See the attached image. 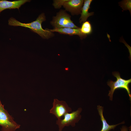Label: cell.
Returning <instances> with one entry per match:
<instances>
[{
  "instance_id": "1",
  "label": "cell",
  "mask_w": 131,
  "mask_h": 131,
  "mask_svg": "<svg viewBox=\"0 0 131 131\" xmlns=\"http://www.w3.org/2000/svg\"><path fill=\"white\" fill-rule=\"evenodd\" d=\"M46 20V16L44 13L40 15L36 20L30 23H22L11 17L8 21V24L14 26H21L28 28L32 32L37 33L42 38L48 39L54 36V34L46 28L44 30L42 27L41 24Z\"/></svg>"
},
{
  "instance_id": "2",
  "label": "cell",
  "mask_w": 131,
  "mask_h": 131,
  "mask_svg": "<svg viewBox=\"0 0 131 131\" xmlns=\"http://www.w3.org/2000/svg\"><path fill=\"white\" fill-rule=\"evenodd\" d=\"M71 17V16L67 13L65 10L61 9L57 13L56 16H53L50 23L54 29L79 28L73 23Z\"/></svg>"
},
{
  "instance_id": "3",
  "label": "cell",
  "mask_w": 131,
  "mask_h": 131,
  "mask_svg": "<svg viewBox=\"0 0 131 131\" xmlns=\"http://www.w3.org/2000/svg\"><path fill=\"white\" fill-rule=\"evenodd\" d=\"M0 99V126L1 131H16L20 128L21 125L17 123L14 118L10 115L4 108Z\"/></svg>"
},
{
  "instance_id": "4",
  "label": "cell",
  "mask_w": 131,
  "mask_h": 131,
  "mask_svg": "<svg viewBox=\"0 0 131 131\" xmlns=\"http://www.w3.org/2000/svg\"><path fill=\"white\" fill-rule=\"evenodd\" d=\"M112 74L116 78V80L115 82L111 80L107 82L108 85L110 88L108 95V96L109 97L110 100H112L113 93L115 90L118 89H123L125 90L131 100V95L129 85L131 82V79L126 80L121 78L120 74L118 72H113Z\"/></svg>"
},
{
  "instance_id": "5",
  "label": "cell",
  "mask_w": 131,
  "mask_h": 131,
  "mask_svg": "<svg viewBox=\"0 0 131 131\" xmlns=\"http://www.w3.org/2000/svg\"><path fill=\"white\" fill-rule=\"evenodd\" d=\"M82 110V108L79 107L75 111L66 114L62 119L57 120L56 123L58 126L59 131H62L66 126L74 127L81 119L80 114Z\"/></svg>"
},
{
  "instance_id": "6",
  "label": "cell",
  "mask_w": 131,
  "mask_h": 131,
  "mask_svg": "<svg viewBox=\"0 0 131 131\" xmlns=\"http://www.w3.org/2000/svg\"><path fill=\"white\" fill-rule=\"evenodd\" d=\"M72 112V109L66 102L57 99H54L53 106L50 110V113L54 115L58 120L62 119L66 114Z\"/></svg>"
},
{
  "instance_id": "7",
  "label": "cell",
  "mask_w": 131,
  "mask_h": 131,
  "mask_svg": "<svg viewBox=\"0 0 131 131\" xmlns=\"http://www.w3.org/2000/svg\"><path fill=\"white\" fill-rule=\"evenodd\" d=\"M84 2L83 0H69L65 2L63 6L65 10L72 15L81 14Z\"/></svg>"
},
{
  "instance_id": "8",
  "label": "cell",
  "mask_w": 131,
  "mask_h": 131,
  "mask_svg": "<svg viewBox=\"0 0 131 131\" xmlns=\"http://www.w3.org/2000/svg\"><path fill=\"white\" fill-rule=\"evenodd\" d=\"M30 0H19L12 1L6 0H0V13L4 10L15 9L19 10L21 6L26 2H30Z\"/></svg>"
},
{
  "instance_id": "9",
  "label": "cell",
  "mask_w": 131,
  "mask_h": 131,
  "mask_svg": "<svg viewBox=\"0 0 131 131\" xmlns=\"http://www.w3.org/2000/svg\"><path fill=\"white\" fill-rule=\"evenodd\" d=\"M49 30L52 32H57L62 34L68 35L70 36L77 35L79 36L81 40L85 38L87 36V35L82 33L80 30V28L79 27L77 28H65L60 29H49Z\"/></svg>"
},
{
  "instance_id": "10",
  "label": "cell",
  "mask_w": 131,
  "mask_h": 131,
  "mask_svg": "<svg viewBox=\"0 0 131 131\" xmlns=\"http://www.w3.org/2000/svg\"><path fill=\"white\" fill-rule=\"evenodd\" d=\"M97 109L102 123V127L100 131H110L114 129L117 126L124 123V121H123L118 124L110 125L107 123L103 116V107L98 105L97 106Z\"/></svg>"
},
{
  "instance_id": "11",
  "label": "cell",
  "mask_w": 131,
  "mask_h": 131,
  "mask_svg": "<svg viewBox=\"0 0 131 131\" xmlns=\"http://www.w3.org/2000/svg\"><path fill=\"white\" fill-rule=\"evenodd\" d=\"M92 1V0H84L83 4L81 10V16L79 19L80 23L86 21L89 16L94 15V12H88L90 8V4Z\"/></svg>"
},
{
  "instance_id": "12",
  "label": "cell",
  "mask_w": 131,
  "mask_h": 131,
  "mask_svg": "<svg viewBox=\"0 0 131 131\" xmlns=\"http://www.w3.org/2000/svg\"><path fill=\"white\" fill-rule=\"evenodd\" d=\"M80 29L82 33L86 35L91 34L92 32L91 25L89 21L83 22Z\"/></svg>"
},
{
  "instance_id": "13",
  "label": "cell",
  "mask_w": 131,
  "mask_h": 131,
  "mask_svg": "<svg viewBox=\"0 0 131 131\" xmlns=\"http://www.w3.org/2000/svg\"><path fill=\"white\" fill-rule=\"evenodd\" d=\"M119 5L122 8L123 10H128L131 13V0H123L119 2Z\"/></svg>"
},
{
  "instance_id": "14",
  "label": "cell",
  "mask_w": 131,
  "mask_h": 131,
  "mask_svg": "<svg viewBox=\"0 0 131 131\" xmlns=\"http://www.w3.org/2000/svg\"><path fill=\"white\" fill-rule=\"evenodd\" d=\"M67 0H54L53 5L56 8H59Z\"/></svg>"
},
{
  "instance_id": "15",
  "label": "cell",
  "mask_w": 131,
  "mask_h": 131,
  "mask_svg": "<svg viewBox=\"0 0 131 131\" xmlns=\"http://www.w3.org/2000/svg\"><path fill=\"white\" fill-rule=\"evenodd\" d=\"M120 131H128V128L125 126H123L120 128Z\"/></svg>"
},
{
  "instance_id": "16",
  "label": "cell",
  "mask_w": 131,
  "mask_h": 131,
  "mask_svg": "<svg viewBox=\"0 0 131 131\" xmlns=\"http://www.w3.org/2000/svg\"></svg>"
}]
</instances>
